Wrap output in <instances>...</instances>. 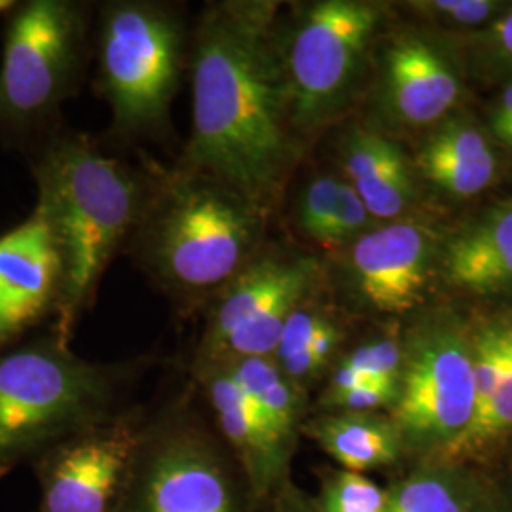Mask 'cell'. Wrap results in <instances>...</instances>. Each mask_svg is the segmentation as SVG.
I'll list each match as a JSON object with an SVG mask.
<instances>
[{
  "mask_svg": "<svg viewBox=\"0 0 512 512\" xmlns=\"http://www.w3.org/2000/svg\"><path fill=\"white\" fill-rule=\"evenodd\" d=\"M126 501L128 512H245L228 459L192 425L143 440Z\"/></svg>",
  "mask_w": 512,
  "mask_h": 512,
  "instance_id": "9",
  "label": "cell"
},
{
  "mask_svg": "<svg viewBox=\"0 0 512 512\" xmlns=\"http://www.w3.org/2000/svg\"><path fill=\"white\" fill-rule=\"evenodd\" d=\"M33 171L38 186L35 211L54 236L63 268L55 338L67 344L110 258L143 219L152 192L128 165L82 137L48 143Z\"/></svg>",
  "mask_w": 512,
  "mask_h": 512,
  "instance_id": "2",
  "label": "cell"
},
{
  "mask_svg": "<svg viewBox=\"0 0 512 512\" xmlns=\"http://www.w3.org/2000/svg\"><path fill=\"white\" fill-rule=\"evenodd\" d=\"M275 512H308L304 507H300L298 503H294V501H285V503H281Z\"/></svg>",
  "mask_w": 512,
  "mask_h": 512,
  "instance_id": "34",
  "label": "cell"
},
{
  "mask_svg": "<svg viewBox=\"0 0 512 512\" xmlns=\"http://www.w3.org/2000/svg\"><path fill=\"white\" fill-rule=\"evenodd\" d=\"M112 391L110 372L57 338L0 355V476L103 423Z\"/></svg>",
  "mask_w": 512,
  "mask_h": 512,
  "instance_id": "4",
  "label": "cell"
},
{
  "mask_svg": "<svg viewBox=\"0 0 512 512\" xmlns=\"http://www.w3.org/2000/svg\"><path fill=\"white\" fill-rule=\"evenodd\" d=\"M342 183L344 181L334 175H319L311 179L304 188L298 203L296 222L302 234L321 247L329 232L330 220L336 209Z\"/></svg>",
  "mask_w": 512,
  "mask_h": 512,
  "instance_id": "26",
  "label": "cell"
},
{
  "mask_svg": "<svg viewBox=\"0 0 512 512\" xmlns=\"http://www.w3.org/2000/svg\"><path fill=\"white\" fill-rule=\"evenodd\" d=\"M368 220H370V213L366 211L365 203L351 188V184L344 181L323 247L336 249L355 241L368 226Z\"/></svg>",
  "mask_w": 512,
  "mask_h": 512,
  "instance_id": "29",
  "label": "cell"
},
{
  "mask_svg": "<svg viewBox=\"0 0 512 512\" xmlns=\"http://www.w3.org/2000/svg\"><path fill=\"white\" fill-rule=\"evenodd\" d=\"M340 344H342V330L338 329L325 313L308 310L300 304L287 317L272 357L279 363L293 357L296 353L311 351V349L332 357Z\"/></svg>",
  "mask_w": 512,
  "mask_h": 512,
  "instance_id": "21",
  "label": "cell"
},
{
  "mask_svg": "<svg viewBox=\"0 0 512 512\" xmlns=\"http://www.w3.org/2000/svg\"><path fill=\"white\" fill-rule=\"evenodd\" d=\"M351 188L365 203L370 217H376V219L397 217L410 200L414 190L412 177L404 162L391 165L366 181L351 184Z\"/></svg>",
  "mask_w": 512,
  "mask_h": 512,
  "instance_id": "25",
  "label": "cell"
},
{
  "mask_svg": "<svg viewBox=\"0 0 512 512\" xmlns=\"http://www.w3.org/2000/svg\"><path fill=\"white\" fill-rule=\"evenodd\" d=\"M399 385L389 382H368L342 391H327L325 403L342 412H370L385 404L395 403Z\"/></svg>",
  "mask_w": 512,
  "mask_h": 512,
  "instance_id": "30",
  "label": "cell"
},
{
  "mask_svg": "<svg viewBox=\"0 0 512 512\" xmlns=\"http://www.w3.org/2000/svg\"><path fill=\"white\" fill-rule=\"evenodd\" d=\"M18 2L12 0H0V14H10Z\"/></svg>",
  "mask_w": 512,
  "mask_h": 512,
  "instance_id": "35",
  "label": "cell"
},
{
  "mask_svg": "<svg viewBox=\"0 0 512 512\" xmlns=\"http://www.w3.org/2000/svg\"><path fill=\"white\" fill-rule=\"evenodd\" d=\"M313 258L256 255L213 300L196 368L272 357L287 317L317 279Z\"/></svg>",
  "mask_w": 512,
  "mask_h": 512,
  "instance_id": "8",
  "label": "cell"
},
{
  "mask_svg": "<svg viewBox=\"0 0 512 512\" xmlns=\"http://www.w3.org/2000/svg\"><path fill=\"white\" fill-rule=\"evenodd\" d=\"M275 4H209L192 38V135L183 171L234 188L268 213L291 160V107Z\"/></svg>",
  "mask_w": 512,
  "mask_h": 512,
  "instance_id": "1",
  "label": "cell"
},
{
  "mask_svg": "<svg viewBox=\"0 0 512 512\" xmlns=\"http://www.w3.org/2000/svg\"><path fill=\"white\" fill-rule=\"evenodd\" d=\"M385 84L393 109L412 124L439 120L459 93L448 63L420 40H404L387 52Z\"/></svg>",
  "mask_w": 512,
  "mask_h": 512,
  "instance_id": "15",
  "label": "cell"
},
{
  "mask_svg": "<svg viewBox=\"0 0 512 512\" xmlns=\"http://www.w3.org/2000/svg\"><path fill=\"white\" fill-rule=\"evenodd\" d=\"M401 359L403 357L397 342L380 340L353 349L340 365L365 376L368 380L399 385Z\"/></svg>",
  "mask_w": 512,
  "mask_h": 512,
  "instance_id": "28",
  "label": "cell"
},
{
  "mask_svg": "<svg viewBox=\"0 0 512 512\" xmlns=\"http://www.w3.org/2000/svg\"><path fill=\"white\" fill-rule=\"evenodd\" d=\"M385 512H473L471 495L456 476L420 473L387 494Z\"/></svg>",
  "mask_w": 512,
  "mask_h": 512,
  "instance_id": "20",
  "label": "cell"
},
{
  "mask_svg": "<svg viewBox=\"0 0 512 512\" xmlns=\"http://www.w3.org/2000/svg\"><path fill=\"white\" fill-rule=\"evenodd\" d=\"M387 494L363 473L338 471L327 478L319 512H385Z\"/></svg>",
  "mask_w": 512,
  "mask_h": 512,
  "instance_id": "24",
  "label": "cell"
},
{
  "mask_svg": "<svg viewBox=\"0 0 512 512\" xmlns=\"http://www.w3.org/2000/svg\"><path fill=\"white\" fill-rule=\"evenodd\" d=\"M509 429H512V359L484 412L471 421L458 439L444 450L450 456H465L467 452L482 448Z\"/></svg>",
  "mask_w": 512,
  "mask_h": 512,
  "instance_id": "23",
  "label": "cell"
},
{
  "mask_svg": "<svg viewBox=\"0 0 512 512\" xmlns=\"http://www.w3.org/2000/svg\"><path fill=\"white\" fill-rule=\"evenodd\" d=\"M494 131L507 147L512 148V86L501 97L494 116Z\"/></svg>",
  "mask_w": 512,
  "mask_h": 512,
  "instance_id": "32",
  "label": "cell"
},
{
  "mask_svg": "<svg viewBox=\"0 0 512 512\" xmlns=\"http://www.w3.org/2000/svg\"><path fill=\"white\" fill-rule=\"evenodd\" d=\"M275 440L289 452L300 418L298 387L281 372L274 357H247L224 363Z\"/></svg>",
  "mask_w": 512,
  "mask_h": 512,
  "instance_id": "19",
  "label": "cell"
},
{
  "mask_svg": "<svg viewBox=\"0 0 512 512\" xmlns=\"http://www.w3.org/2000/svg\"><path fill=\"white\" fill-rule=\"evenodd\" d=\"M196 372L220 433L247 478L249 492L255 499L268 497L281 482L289 452L275 440L226 366H200Z\"/></svg>",
  "mask_w": 512,
  "mask_h": 512,
  "instance_id": "14",
  "label": "cell"
},
{
  "mask_svg": "<svg viewBox=\"0 0 512 512\" xmlns=\"http://www.w3.org/2000/svg\"><path fill=\"white\" fill-rule=\"evenodd\" d=\"M311 437L346 471L363 473L395 463L401 435L391 421L370 412H340L313 421Z\"/></svg>",
  "mask_w": 512,
  "mask_h": 512,
  "instance_id": "17",
  "label": "cell"
},
{
  "mask_svg": "<svg viewBox=\"0 0 512 512\" xmlns=\"http://www.w3.org/2000/svg\"><path fill=\"white\" fill-rule=\"evenodd\" d=\"M420 165L429 181L454 196H475L492 183L495 158L482 133L471 126H448L423 148Z\"/></svg>",
  "mask_w": 512,
  "mask_h": 512,
  "instance_id": "18",
  "label": "cell"
},
{
  "mask_svg": "<svg viewBox=\"0 0 512 512\" xmlns=\"http://www.w3.org/2000/svg\"><path fill=\"white\" fill-rule=\"evenodd\" d=\"M264 220L266 211L234 188L177 169L150 194L139 251L171 293H219L255 258Z\"/></svg>",
  "mask_w": 512,
  "mask_h": 512,
  "instance_id": "3",
  "label": "cell"
},
{
  "mask_svg": "<svg viewBox=\"0 0 512 512\" xmlns=\"http://www.w3.org/2000/svg\"><path fill=\"white\" fill-rule=\"evenodd\" d=\"M63 268L46 220L33 211L0 236V348L57 311Z\"/></svg>",
  "mask_w": 512,
  "mask_h": 512,
  "instance_id": "12",
  "label": "cell"
},
{
  "mask_svg": "<svg viewBox=\"0 0 512 512\" xmlns=\"http://www.w3.org/2000/svg\"><path fill=\"white\" fill-rule=\"evenodd\" d=\"M88 46V10L71 0H27L10 12L0 59V139L21 145L73 95Z\"/></svg>",
  "mask_w": 512,
  "mask_h": 512,
  "instance_id": "6",
  "label": "cell"
},
{
  "mask_svg": "<svg viewBox=\"0 0 512 512\" xmlns=\"http://www.w3.org/2000/svg\"><path fill=\"white\" fill-rule=\"evenodd\" d=\"M143 433L131 421L97 423L40 454V512H116L126 501Z\"/></svg>",
  "mask_w": 512,
  "mask_h": 512,
  "instance_id": "10",
  "label": "cell"
},
{
  "mask_svg": "<svg viewBox=\"0 0 512 512\" xmlns=\"http://www.w3.org/2000/svg\"><path fill=\"white\" fill-rule=\"evenodd\" d=\"M512 359V327L486 330L471 351L473 385H475L476 420L494 397L495 387ZM471 420V421H473ZM469 421V423H471Z\"/></svg>",
  "mask_w": 512,
  "mask_h": 512,
  "instance_id": "22",
  "label": "cell"
},
{
  "mask_svg": "<svg viewBox=\"0 0 512 512\" xmlns=\"http://www.w3.org/2000/svg\"><path fill=\"white\" fill-rule=\"evenodd\" d=\"M490 38L495 48L512 61V12L495 23Z\"/></svg>",
  "mask_w": 512,
  "mask_h": 512,
  "instance_id": "33",
  "label": "cell"
},
{
  "mask_svg": "<svg viewBox=\"0 0 512 512\" xmlns=\"http://www.w3.org/2000/svg\"><path fill=\"white\" fill-rule=\"evenodd\" d=\"M429 255V236L418 226L389 224L365 232L349 245L353 289L374 310H412L427 285Z\"/></svg>",
  "mask_w": 512,
  "mask_h": 512,
  "instance_id": "13",
  "label": "cell"
},
{
  "mask_svg": "<svg viewBox=\"0 0 512 512\" xmlns=\"http://www.w3.org/2000/svg\"><path fill=\"white\" fill-rule=\"evenodd\" d=\"M475 414L471 349L454 330H435L414 344L395 401L399 435L421 446H450Z\"/></svg>",
  "mask_w": 512,
  "mask_h": 512,
  "instance_id": "11",
  "label": "cell"
},
{
  "mask_svg": "<svg viewBox=\"0 0 512 512\" xmlns=\"http://www.w3.org/2000/svg\"><path fill=\"white\" fill-rule=\"evenodd\" d=\"M380 8L361 0H321L294 21L281 50L293 128L311 131L348 103Z\"/></svg>",
  "mask_w": 512,
  "mask_h": 512,
  "instance_id": "7",
  "label": "cell"
},
{
  "mask_svg": "<svg viewBox=\"0 0 512 512\" xmlns=\"http://www.w3.org/2000/svg\"><path fill=\"white\" fill-rule=\"evenodd\" d=\"M423 10L437 12L444 18L452 19L456 23L475 25L490 18L497 10V4L490 0H435L420 4Z\"/></svg>",
  "mask_w": 512,
  "mask_h": 512,
  "instance_id": "31",
  "label": "cell"
},
{
  "mask_svg": "<svg viewBox=\"0 0 512 512\" xmlns=\"http://www.w3.org/2000/svg\"><path fill=\"white\" fill-rule=\"evenodd\" d=\"M404 162L403 152L382 135L355 131L349 137L344 154V169L349 184L361 183L391 165Z\"/></svg>",
  "mask_w": 512,
  "mask_h": 512,
  "instance_id": "27",
  "label": "cell"
},
{
  "mask_svg": "<svg viewBox=\"0 0 512 512\" xmlns=\"http://www.w3.org/2000/svg\"><path fill=\"white\" fill-rule=\"evenodd\" d=\"M186 29L160 2H109L97 33V82L112 128L128 139L164 133L181 86Z\"/></svg>",
  "mask_w": 512,
  "mask_h": 512,
  "instance_id": "5",
  "label": "cell"
},
{
  "mask_svg": "<svg viewBox=\"0 0 512 512\" xmlns=\"http://www.w3.org/2000/svg\"><path fill=\"white\" fill-rule=\"evenodd\" d=\"M450 279L475 293H501L512 289V209L456 239L446 255Z\"/></svg>",
  "mask_w": 512,
  "mask_h": 512,
  "instance_id": "16",
  "label": "cell"
}]
</instances>
